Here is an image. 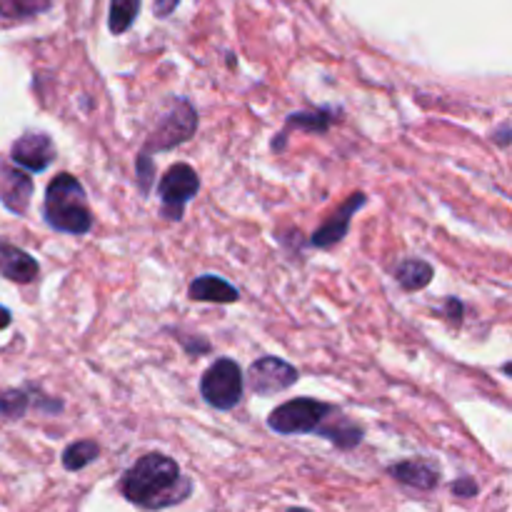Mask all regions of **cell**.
<instances>
[{
  "label": "cell",
  "mask_w": 512,
  "mask_h": 512,
  "mask_svg": "<svg viewBox=\"0 0 512 512\" xmlns=\"http://www.w3.org/2000/svg\"><path fill=\"white\" fill-rule=\"evenodd\" d=\"M445 318L448 320H453L455 325L460 323V320H463V313H465V305L460 303V298H448L445 300Z\"/></svg>",
  "instance_id": "603a6c76"
},
{
  "label": "cell",
  "mask_w": 512,
  "mask_h": 512,
  "mask_svg": "<svg viewBox=\"0 0 512 512\" xmlns=\"http://www.w3.org/2000/svg\"><path fill=\"white\" fill-rule=\"evenodd\" d=\"M365 205H368V195L365 193L350 195V198L345 200V203L340 205V208L335 210V213L330 215L318 230H315L313 238H310V245H313V248H333V245H338L340 240L348 238L353 215L358 213V210H363Z\"/></svg>",
  "instance_id": "9c48e42d"
},
{
  "label": "cell",
  "mask_w": 512,
  "mask_h": 512,
  "mask_svg": "<svg viewBox=\"0 0 512 512\" xmlns=\"http://www.w3.org/2000/svg\"><path fill=\"white\" fill-rule=\"evenodd\" d=\"M10 158L28 173H45L55 160V143L45 133H25L13 143Z\"/></svg>",
  "instance_id": "ba28073f"
},
{
  "label": "cell",
  "mask_w": 512,
  "mask_h": 512,
  "mask_svg": "<svg viewBox=\"0 0 512 512\" xmlns=\"http://www.w3.org/2000/svg\"><path fill=\"white\" fill-rule=\"evenodd\" d=\"M453 493L458 498H473V495H478V483L473 478H460L453 483Z\"/></svg>",
  "instance_id": "7402d4cb"
},
{
  "label": "cell",
  "mask_w": 512,
  "mask_h": 512,
  "mask_svg": "<svg viewBox=\"0 0 512 512\" xmlns=\"http://www.w3.org/2000/svg\"><path fill=\"white\" fill-rule=\"evenodd\" d=\"M190 300L195 303H235L240 298L238 288L223 280L220 275H200L188 288Z\"/></svg>",
  "instance_id": "5bb4252c"
},
{
  "label": "cell",
  "mask_w": 512,
  "mask_h": 512,
  "mask_svg": "<svg viewBox=\"0 0 512 512\" xmlns=\"http://www.w3.org/2000/svg\"><path fill=\"white\" fill-rule=\"evenodd\" d=\"M315 435L330 440V443H333L335 448H340V450H353V448H358L360 443H363L365 433H363V428H360V425H355L353 420L345 418V415L340 413L338 408H333V413H330L328 418L323 420V425L315 430Z\"/></svg>",
  "instance_id": "7c38bea8"
},
{
  "label": "cell",
  "mask_w": 512,
  "mask_h": 512,
  "mask_svg": "<svg viewBox=\"0 0 512 512\" xmlns=\"http://www.w3.org/2000/svg\"><path fill=\"white\" fill-rule=\"evenodd\" d=\"M180 0H155V15L158 18H168V15H173V10L178 8Z\"/></svg>",
  "instance_id": "cb8c5ba5"
},
{
  "label": "cell",
  "mask_w": 512,
  "mask_h": 512,
  "mask_svg": "<svg viewBox=\"0 0 512 512\" xmlns=\"http://www.w3.org/2000/svg\"><path fill=\"white\" fill-rule=\"evenodd\" d=\"M10 320H13V313H10L8 308H3V305H0V330L8 328Z\"/></svg>",
  "instance_id": "d4e9b609"
},
{
  "label": "cell",
  "mask_w": 512,
  "mask_h": 512,
  "mask_svg": "<svg viewBox=\"0 0 512 512\" xmlns=\"http://www.w3.org/2000/svg\"><path fill=\"white\" fill-rule=\"evenodd\" d=\"M53 0H0V15L10 20H25L45 13Z\"/></svg>",
  "instance_id": "ffe728a7"
},
{
  "label": "cell",
  "mask_w": 512,
  "mask_h": 512,
  "mask_svg": "<svg viewBox=\"0 0 512 512\" xmlns=\"http://www.w3.org/2000/svg\"><path fill=\"white\" fill-rule=\"evenodd\" d=\"M493 138L498 140L500 145H508L510 143V125H503V128H500V133L493 135Z\"/></svg>",
  "instance_id": "484cf974"
},
{
  "label": "cell",
  "mask_w": 512,
  "mask_h": 512,
  "mask_svg": "<svg viewBox=\"0 0 512 512\" xmlns=\"http://www.w3.org/2000/svg\"><path fill=\"white\" fill-rule=\"evenodd\" d=\"M125 500L143 510H165L180 505L193 493V483L180 473V465L163 453H148L120 480Z\"/></svg>",
  "instance_id": "6da1fadb"
},
{
  "label": "cell",
  "mask_w": 512,
  "mask_h": 512,
  "mask_svg": "<svg viewBox=\"0 0 512 512\" xmlns=\"http://www.w3.org/2000/svg\"><path fill=\"white\" fill-rule=\"evenodd\" d=\"M100 445L93 440H78V443H70L63 450V468L70 473H78V470L88 468L93 460H98Z\"/></svg>",
  "instance_id": "e0dca14e"
},
{
  "label": "cell",
  "mask_w": 512,
  "mask_h": 512,
  "mask_svg": "<svg viewBox=\"0 0 512 512\" xmlns=\"http://www.w3.org/2000/svg\"><path fill=\"white\" fill-rule=\"evenodd\" d=\"M433 265L420 258H408L398 265V283L405 290H423L433 280Z\"/></svg>",
  "instance_id": "2e32d148"
},
{
  "label": "cell",
  "mask_w": 512,
  "mask_h": 512,
  "mask_svg": "<svg viewBox=\"0 0 512 512\" xmlns=\"http://www.w3.org/2000/svg\"><path fill=\"white\" fill-rule=\"evenodd\" d=\"M198 130V113H195L193 105L188 100L178 98L170 103V108L165 110L163 118L155 123L153 133L145 140V148L140 150L143 158H150V153H163V150H173L178 145L188 143L190 138Z\"/></svg>",
  "instance_id": "3957f363"
},
{
  "label": "cell",
  "mask_w": 512,
  "mask_h": 512,
  "mask_svg": "<svg viewBox=\"0 0 512 512\" xmlns=\"http://www.w3.org/2000/svg\"><path fill=\"white\" fill-rule=\"evenodd\" d=\"M30 195H33V178H28L20 170L3 168L0 173V198L3 205L15 215H23L28 210Z\"/></svg>",
  "instance_id": "4fadbf2b"
},
{
  "label": "cell",
  "mask_w": 512,
  "mask_h": 512,
  "mask_svg": "<svg viewBox=\"0 0 512 512\" xmlns=\"http://www.w3.org/2000/svg\"><path fill=\"white\" fill-rule=\"evenodd\" d=\"M135 175H138V188L140 193L148 195L150 193V185H153V175H155V165L150 158H143V155H138V160H135Z\"/></svg>",
  "instance_id": "44dd1931"
},
{
  "label": "cell",
  "mask_w": 512,
  "mask_h": 512,
  "mask_svg": "<svg viewBox=\"0 0 512 512\" xmlns=\"http://www.w3.org/2000/svg\"><path fill=\"white\" fill-rule=\"evenodd\" d=\"M388 473L393 475L398 483L410 485V488L418 490H433L438 488L440 483L438 468H433V465L425 463V460H405V463L388 468Z\"/></svg>",
  "instance_id": "9a60e30c"
},
{
  "label": "cell",
  "mask_w": 512,
  "mask_h": 512,
  "mask_svg": "<svg viewBox=\"0 0 512 512\" xmlns=\"http://www.w3.org/2000/svg\"><path fill=\"white\" fill-rule=\"evenodd\" d=\"M248 383L255 395L268 398V395H278L283 393V390L293 388V385L298 383V370L290 363H285V360L265 355V358L255 360V363L250 365Z\"/></svg>",
  "instance_id": "52a82bcc"
},
{
  "label": "cell",
  "mask_w": 512,
  "mask_h": 512,
  "mask_svg": "<svg viewBox=\"0 0 512 512\" xmlns=\"http://www.w3.org/2000/svg\"><path fill=\"white\" fill-rule=\"evenodd\" d=\"M30 403V390H18V388H5L0 390V418L5 420H20L28 413Z\"/></svg>",
  "instance_id": "d6986e66"
},
{
  "label": "cell",
  "mask_w": 512,
  "mask_h": 512,
  "mask_svg": "<svg viewBox=\"0 0 512 512\" xmlns=\"http://www.w3.org/2000/svg\"><path fill=\"white\" fill-rule=\"evenodd\" d=\"M243 370L235 360L220 358L200 378V393L215 410H233L243 400Z\"/></svg>",
  "instance_id": "277c9868"
},
{
  "label": "cell",
  "mask_w": 512,
  "mask_h": 512,
  "mask_svg": "<svg viewBox=\"0 0 512 512\" xmlns=\"http://www.w3.org/2000/svg\"><path fill=\"white\" fill-rule=\"evenodd\" d=\"M43 218L53 230L65 235H85L93 228L85 188L70 173H58L45 188Z\"/></svg>",
  "instance_id": "7a4b0ae2"
},
{
  "label": "cell",
  "mask_w": 512,
  "mask_h": 512,
  "mask_svg": "<svg viewBox=\"0 0 512 512\" xmlns=\"http://www.w3.org/2000/svg\"><path fill=\"white\" fill-rule=\"evenodd\" d=\"M288 512H310V510H303V508H293V510H288Z\"/></svg>",
  "instance_id": "4316f807"
},
{
  "label": "cell",
  "mask_w": 512,
  "mask_h": 512,
  "mask_svg": "<svg viewBox=\"0 0 512 512\" xmlns=\"http://www.w3.org/2000/svg\"><path fill=\"white\" fill-rule=\"evenodd\" d=\"M140 13V0H110L108 28L113 35H123Z\"/></svg>",
  "instance_id": "ac0fdd59"
},
{
  "label": "cell",
  "mask_w": 512,
  "mask_h": 512,
  "mask_svg": "<svg viewBox=\"0 0 512 512\" xmlns=\"http://www.w3.org/2000/svg\"><path fill=\"white\" fill-rule=\"evenodd\" d=\"M335 110L333 108H320V110H300V113H293L288 115V120H285V128L283 133L278 135V138L273 140V150L275 153H280V150L285 148V135L290 133V130H305V133H315V135H323L328 133L330 125L335 123Z\"/></svg>",
  "instance_id": "8fae6325"
},
{
  "label": "cell",
  "mask_w": 512,
  "mask_h": 512,
  "mask_svg": "<svg viewBox=\"0 0 512 512\" xmlns=\"http://www.w3.org/2000/svg\"><path fill=\"white\" fill-rule=\"evenodd\" d=\"M200 190V178L190 165L178 163L173 168L165 170L163 180L158 185V193H160V215L165 220H173V223H180L185 215V205L198 195Z\"/></svg>",
  "instance_id": "8992f818"
},
{
  "label": "cell",
  "mask_w": 512,
  "mask_h": 512,
  "mask_svg": "<svg viewBox=\"0 0 512 512\" xmlns=\"http://www.w3.org/2000/svg\"><path fill=\"white\" fill-rule=\"evenodd\" d=\"M333 413V405L313 398H295L268 415V428L278 435H310Z\"/></svg>",
  "instance_id": "5b68a950"
},
{
  "label": "cell",
  "mask_w": 512,
  "mask_h": 512,
  "mask_svg": "<svg viewBox=\"0 0 512 512\" xmlns=\"http://www.w3.org/2000/svg\"><path fill=\"white\" fill-rule=\"evenodd\" d=\"M40 273L38 260L25 250L15 248V245L0 240V275L13 283H33Z\"/></svg>",
  "instance_id": "30bf717a"
}]
</instances>
